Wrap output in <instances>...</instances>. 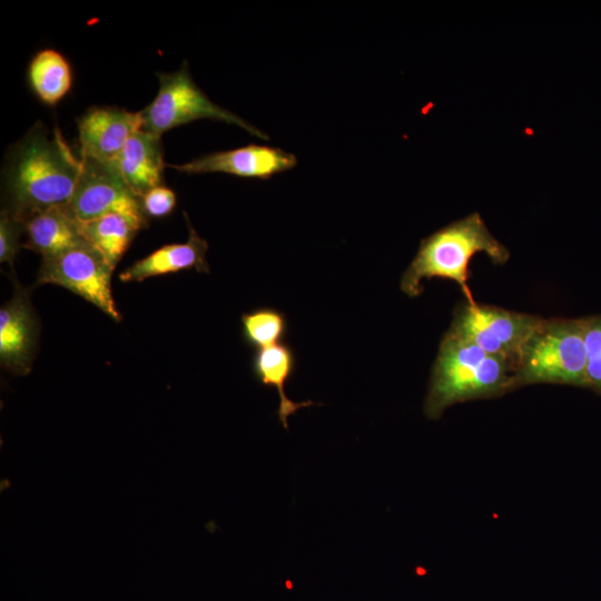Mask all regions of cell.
Here are the masks:
<instances>
[{
    "instance_id": "cell-21",
    "label": "cell",
    "mask_w": 601,
    "mask_h": 601,
    "mask_svg": "<svg viewBox=\"0 0 601 601\" xmlns=\"http://www.w3.org/2000/svg\"><path fill=\"white\" fill-rule=\"evenodd\" d=\"M141 205L146 216L160 218L175 208L176 195L170 188L159 185L141 196Z\"/></svg>"
},
{
    "instance_id": "cell-17",
    "label": "cell",
    "mask_w": 601,
    "mask_h": 601,
    "mask_svg": "<svg viewBox=\"0 0 601 601\" xmlns=\"http://www.w3.org/2000/svg\"><path fill=\"white\" fill-rule=\"evenodd\" d=\"M28 78L32 91L47 105L60 101L72 83L70 65L61 53L52 49L41 50L32 58Z\"/></svg>"
},
{
    "instance_id": "cell-15",
    "label": "cell",
    "mask_w": 601,
    "mask_h": 601,
    "mask_svg": "<svg viewBox=\"0 0 601 601\" xmlns=\"http://www.w3.org/2000/svg\"><path fill=\"white\" fill-rule=\"evenodd\" d=\"M295 366V352L284 343L258 349L252 361V368L256 380L265 386L275 387L278 392L277 415L278 421L285 428L288 427V416L302 407L315 405L313 401L293 402L286 396L285 386L293 376Z\"/></svg>"
},
{
    "instance_id": "cell-14",
    "label": "cell",
    "mask_w": 601,
    "mask_h": 601,
    "mask_svg": "<svg viewBox=\"0 0 601 601\" xmlns=\"http://www.w3.org/2000/svg\"><path fill=\"white\" fill-rule=\"evenodd\" d=\"M24 247L42 257L58 255L81 243L79 221L69 205L55 206L22 221Z\"/></svg>"
},
{
    "instance_id": "cell-5",
    "label": "cell",
    "mask_w": 601,
    "mask_h": 601,
    "mask_svg": "<svg viewBox=\"0 0 601 601\" xmlns=\"http://www.w3.org/2000/svg\"><path fill=\"white\" fill-rule=\"evenodd\" d=\"M155 99L140 112L144 130L161 136L177 126L199 119L236 125L260 139L268 136L245 119L216 105L193 80L187 62L171 73H158Z\"/></svg>"
},
{
    "instance_id": "cell-13",
    "label": "cell",
    "mask_w": 601,
    "mask_h": 601,
    "mask_svg": "<svg viewBox=\"0 0 601 601\" xmlns=\"http://www.w3.org/2000/svg\"><path fill=\"white\" fill-rule=\"evenodd\" d=\"M185 217L189 230L186 243L169 244L158 248L125 269L119 275V279L124 283L141 282L149 277L191 268L199 273H209L206 260L208 244L196 233L186 214Z\"/></svg>"
},
{
    "instance_id": "cell-16",
    "label": "cell",
    "mask_w": 601,
    "mask_h": 601,
    "mask_svg": "<svg viewBox=\"0 0 601 601\" xmlns=\"http://www.w3.org/2000/svg\"><path fill=\"white\" fill-rule=\"evenodd\" d=\"M140 228L130 218L118 213L79 221L81 237L95 247L114 269Z\"/></svg>"
},
{
    "instance_id": "cell-11",
    "label": "cell",
    "mask_w": 601,
    "mask_h": 601,
    "mask_svg": "<svg viewBox=\"0 0 601 601\" xmlns=\"http://www.w3.org/2000/svg\"><path fill=\"white\" fill-rule=\"evenodd\" d=\"M14 294L0 309V361L14 374L31 368L38 337V322L29 293L16 280Z\"/></svg>"
},
{
    "instance_id": "cell-6",
    "label": "cell",
    "mask_w": 601,
    "mask_h": 601,
    "mask_svg": "<svg viewBox=\"0 0 601 601\" xmlns=\"http://www.w3.org/2000/svg\"><path fill=\"white\" fill-rule=\"evenodd\" d=\"M541 319L536 315L466 302L453 311L447 333L514 363L522 343Z\"/></svg>"
},
{
    "instance_id": "cell-10",
    "label": "cell",
    "mask_w": 601,
    "mask_h": 601,
    "mask_svg": "<svg viewBox=\"0 0 601 601\" xmlns=\"http://www.w3.org/2000/svg\"><path fill=\"white\" fill-rule=\"evenodd\" d=\"M142 128L140 112L92 107L78 120L80 157L114 160L130 137Z\"/></svg>"
},
{
    "instance_id": "cell-8",
    "label": "cell",
    "mask_w": 601,
    "mask_h": 601,
    "mask_svg": "<svg viewBox=\"0 0 601 601\" xmlns=\"http://www.w3.org/2000/svg\"><path fill=\"white\" fill-rule=\"evenodd\" d=\"M81 158V170L69 208L79 221L109 213L127 216L141 228L147 225L141 198L126 184L115 162Z\"/></svg>"
},
{
    "instance_id": "cell-9",
    "label": "cell",
    "mask_w": 601,
    "mask_h": 601,
    "mask_svg": "<svg viewBox=\"0 0 601 601\" xmlns=\"http://www.w3.org/2000/svg\"><path fill=\"white\" fill-rule=\"evenodd\" d=\"M297 165L295 155L280 148L247 145L217 151L181 165H169L185 174L223 173L244 178L268 179Z\"/></svg>"
},
{
    "instance_id": "cell-12",
    "label": "cell",
    "mask_w": 601,
    "mask_h": 601,
    "mask_svg": "<svg viewBox=\"0 0 601 601\" xmlns=\"http://www.w3.org/2000/svg\"><path fill=\"white\" fill-rule=\"evenodd\" d=\"M112 161L129 188L141 198L162 183L161 136L144 129L136 131Z\"/></svg>"
},
{
    "instance_id": "cell-4",
    "label": "cell",
    "mask_w": 601,
    "mask_h": 601,
    "mask_svg": "<svg viewBox=\"0 0 601 601\" xmlns=\"http://www.w3.org/2000/svg\"><path fill=\"white\" fill-rule=\"evenodd\" d=\"M533 384L587 388L583 317L542 318L522 343L513 363V391Z\"/></svg>"
},
{
    "instance_id": "cell-2",
    "label": "cell",
    "mask_w": 601,
    "mask_h": 601,
    "mask_svg": "<svg viewBox=\"0 0 601 601\" xmlns=\"http://www.w3.org/2000/svg\"><path fill=\"white\" fill-rule=\"evenodd\" d=\"M513 391V363L445 333L431 371L424 414L437 420L457 403L500 397Z\"/></svg>"
},
{
    "instance_id": "cell-18",
    "label": "cell",
    "mask_w": 601,
    "mask_h": 601,
    "mask_svg": "<svg viewBox=\"0 0 601 601\" xmlns=\"http://www.w3.org/2000/svg\"><path fill=\"white\" fill-rule=\"evenodd\" d=\"M286 315L273 307H259L242 316L245 342L258 349L275 345L287 333Z\"/></svg>"
},
{
    "instance_id": "cell-1",
    "label": "cell",
    "mask_w": 601,
    "mask_h": 601,
    "mask_svg": "<svg viewBox=\"0 0 601 601\" xmlns=\"http://www.w3.org/2000/svg\"><path fill=\"white\" fill-rule=\"evenodd\" d=\"M81 170L58 128L33 127L12 149L4 168L8 211L21 223L55 206L69 205Z\"/></svg>"
},
{
    "instance_id": "cell-3",
    "label": "cell",
    "mask_w": 601,
    "mask_h": 601,
    "mask_svg": "<svg viewBox=\"0 0 601 601\" xmlns=\"http://www.w3.org/2000/svg\"><path fill=\"white\" fill-rule=\"evenodd\" d=\"M477 253L486 254L495 265H504L510 258L509 249L491 234L481 215L472 213L421 240L401 278V290L417 297L424 290L423 279L439 277L455 282L466 302L475 303L467 280L470 262Z\"/></svg>"
},
{
    "instance_id": "cell-7",
    "label": "cell",
    "mask_w": 601,
    "mask_h": 601,
    "mask_svg": "<svg viewBox=\"0 0 601 601\" xmlns=\"http://www.w3.org/2000/svg\"><path fill=\"white\" fill-rule=\"evenodd\" d=\"M114 268L85 239L50 257H42L38 283L55 284L81 296L112 319L119 322L111 288Z\"/></svg>"
},
{
    "instance_id": "cell-20",
    "label": "cell",
    "mask_w": 601,
    "mask_h": 601,
    "mask_svg": "<svg viewBox=\"0 0 601 601\" xmlns=\"http://www.w3.org/2000/svg\"><path fill=\"white\" fill-rule=\"evenodd\" d=\"M24 233L23 225L8 211H1L0 219V262L13 264L20 248V236Z\"/></svg>"
},
{
    "instance_id": "cell-19",
    "label": "cell",
    "mask_w": 601,
    "mask_h": 601,
    "mask_svg": "<svg viewBox=\"0 0 601 601\" xmlns=\"http://www.w3.org/2000/svg\"><path fill=\"white\" fill-rule=\"evenodd\" d=\"M587 349V388L601 396V315L583 317Z\"/></svg>"
}]
</instances>
